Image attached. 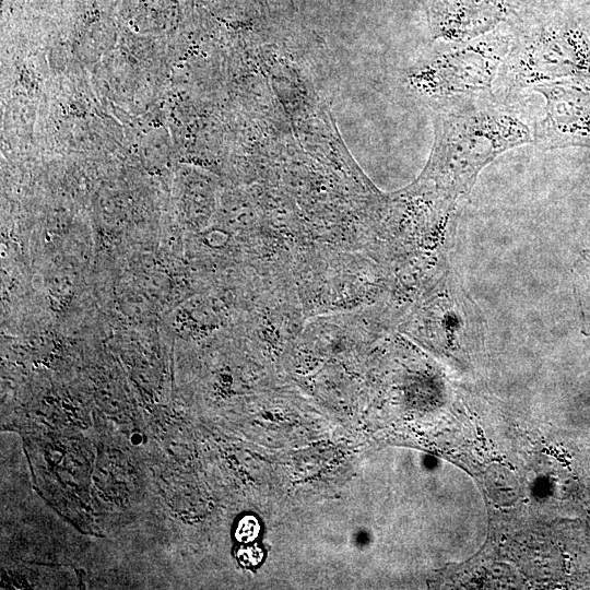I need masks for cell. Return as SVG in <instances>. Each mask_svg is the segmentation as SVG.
I'll use <instances>...</instances> for the list:
<instances>
[{
	"label": "cell",
	"instance_id": "cell-5",
	"mask_svg": "<svg viewBox=\"0 0 590 590\" xmlns=\"http://www.w3.org/2000/svg\"><path fill=\"white\" fill-rule=\"evenodd\" d=\"M526 0H429L433 39L465 42L491 33L509 21Z\"/></svg>",
	"mask_w": 590,
	"mask_h": 590
},
{
	"label": "cell",
	"instance_id": "cell-1",
	"mask_svg": "<svg viewBox=\"0 0 590 590\" xmlns=\"http://www.w3.org/2000/svg\"><path fill=\"white\" fill-rule=\"evenodd\" d=\"M435 139L421 184L429 185L437 209L452 212L481 170L508 150L532 143V129L514 103L494 93L451 98L433 107Z\"/></svg>",
	"mask_w": 590,
	"mask_h": 590
},
{
	"label": "cell",
	"instance_id": "cell-3",
	"mask_svg": "<svg viewBox=\"0 0 590 590\" xmlns=\"http://www.w3.org/2000/svg\"><path fill=\"white\" fill-rule=\"evenodd\" d=\"M510 32L492 31L432 51L406 73L408 86L432 108L451 98L494 93Z\"/></svg>",
	"mask_w": 590,
	"mask_h": 590
},
{
	"label": "cell",
	"instance_id": "cell-4",
	"mask_svg": "<svg viewBox=\"0 0 590 590\" xmlns=\"http://www.w3.org/2000/svg\"><path fill=\"white\" fill-rule=\"evenodd\" d=\"M531 90L545 101L532 127V143L538 149L590 148L589 78L556 80Z\"/></svg>",
	"mask_w": 590,
	"mask_h": 590
},
{
	"label": "cell",
	"instance_id": "cell-2",
	"mask_svg": "<svg viewBox=\"0 0 590 590\" xmlns=\"http://www.w3.org/2000/svg\"><path fill=\"white\" fill-rule=\"evenodd\" d=\"M510 45L494 85L505 103L533 86L590 79V40L580 26L543 0H526L508 21Z\"/></svg>",
	"mask_w": 590,
	"mask_h": 590
}]
</instances>
